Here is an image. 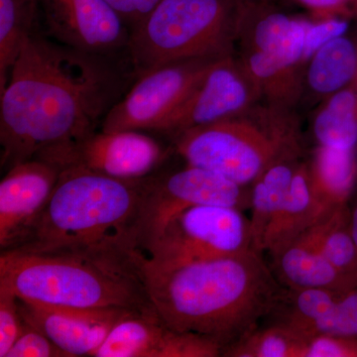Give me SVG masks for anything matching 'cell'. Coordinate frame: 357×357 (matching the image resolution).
<instances>
[{
	"label": "cell",
	"instance_id": "1",
	"mask_svg": "<svg viewBox=\"0 0 357 357\" xmlns=\"http://www.w3.org/2000/svg\"><path fill=\"white\" fill-rule=\"evenodd\" d=\"M135 79L128 53L77 50L35 29L0 91L1 167L95 132Z\"/></svg>",
	"mask_w": 357,
	"mask_h": 357
},
{
	"label": "cell",
	"instance_id": "2",
	"mask_svg": "<svg viewBox=\"0 0 357 357\" xmlns=\"http://www.w3.org/2000/svg\"><path fill=\"white\" fill-rule=\"evenodd\" d=\"M136 270L164 325L210 337L223 349L272 314L285 290L255 249L166 269Z\"/></svg>",
	"mask_w": 357,
	"mask_h": 357
},
{
	"label": "cell",
	"instance_id": "3",
	"mask_svg": "<svg viewBox=\"0 0 357 357\" xmlns=\"http://www.w3.org/2000/svg\"><path fill=\"white\" fill-rule=\"evenodd\" d=\"M148 178L121 180L79 167L63 169L41 215L9 250L132 263Z\"/></svg>",
	"mask_w": 357,
	"mask_h": 357
},
{
	"label": "cell",
	"instance_id": "4",
	"mask_svg": "<svg viewBox=\"0 0 357 357\" xmlns=\"http://www.w3.org/2000/svg\"><path fill=\"white\" fill-rule=\"evenodd\" d=\"M0 284L21 300L47 306L155 312L133 263L121 260L4 250Z\"/></svg>",
	"mask_w": 357,
	"mask_h": 357
},
{
	"label": "cell",
	"instance_id": "5",
	"mask_svg": "<svg viewBox=\"0 0 357 357\" xmlns=\"http://www.w3.org/2000/svg\"><path fill=\"white\" fill-rule=\"evenodd\" d=\"M188 165L249 187L272 164L304 154L296 110L260 102L241 114L190 129L173 138Z\"/></svg>",
	"mask_w": 357,
	"mask_h": 357
},
{
	"label": "cell",
	"instance_id": "6",
	"mask_svg": "<svg viewBox=\"0 0 357 357\" xmlns=\"http://www.w3.org/2000/svg\"><path fill=\"white\" fill-rule=\"evenodd\" d=\"M248 0H160L130 30L128 53L136 77L160 65L236 53Z\"/></svg>",
	"mask_w": 357,
	"mask_h": 357
},
{
	"label": "cell",
	"instance_id": "7",
	"mask_svg": "<svg viewBox=\"0 0 357 357\" xmlns=\"http://www.w3.org/2000/svg\"><path fill=\"white\" fill-rule=\"evenodd\" d=\"M311 18L291 15L275 0H248L236 56L259 89L262 102L296 110L302 100Z\"/></svg>",
	"mask_w": 357,
	"mask_h": 357
},
{
	"label": "cell",
	"instance_id": "8",
	"mask_svg": "<svg viewBox=\"0 0 357 357\" xmlns=\"http://www.w3.org/2000/svg\"><path fill=\"white\" fill-rule=\"evenodd\" d=\"M243 210L199 204L178 213L153 241L132 255L134 266L166 269L255 249Z\"/></svg>",
	"mask_w": 357,
	"mask_h": 357
},
{
	"label": "cell",
	"instance_id": "9",
	"mask_svg": "<svg viewBox=\"0 0 357 357\" xmlns=\"http://www.w3.org/2000/svg\"><path fill=\"white\" fill-rule=\"evenodd\" d=\"M220 59H185L147 70L105 115L100 129L158 132Z\"/></svg>",
	"mask_w": 357,
	"mask_h": 357
},
{
	"label": "cell",
	"instance_id": "10",
	"mask_svg": "<svg viewBox=\"0 0 357 357\" xmlns=\"http://www.w3.org/2000/svg\"><path fill=\"white\" fill-rule=\"evenodd\" d=\"M199 204L250 208V185L236 184L217 173L188 164L161 177L149 176L133 255L153 241L173 218Z\"/></svg>",
	"mask_w": 357,
	"mask_h": 357
},
{
	"label": "cell",
	"instance_id": "11",
	"mask_svg": "<svg viewBox=\"0 0 357 357\" xmlns=\"http://www.w3.org/2000/svg\"><path fill=\"white\" fill-rule=\"evenodd\" d=\"M168 156L158 141L142 131H103L52 148L37 158L57 166L61 171L79 167L121 180L146 178Z\"/></svg>",
	"mask_w": 357,
	"mask_h": 357
},
{
	"label": "cell",
	"instance_id": "12",
	"mask_svg": "<svg viewBox=\"0 0 357 357\" xmlns=\"http://www.w3.org/2000/svg\"><path fill=\"white\" fill-rule=\"evenodd\" d=\"M262 102L255 81L234 55L218 60L158 132L171 139L190 129L245 112Z\"/></svg>",
	"mask_w": 357,
	"mask_h": 357
},
{
	"label": "cell",
	"instance_id": "13",
	"mask_svg": "<svg viewBox=\"0 0 357 357\" xmlns=\"http://www.w3.org/2000/svg\"><path fill=\"white\" fill-rule=\"evenodd\" d=\"M38 2L50 38L89 53H128L130 30L105 0Z\"/></svg>",
	"mask_w": 357,
	"mask_h": 357
},
{
	"label": "cell",
	"instance_id": "14",
	"mask_svg": "<svg viewBox=\"0 0 357 357\" xmlns=\"http://www.w3.org/2000/svg\"><path fill=\"white\" fill-rule=\"evenodd\" d=\"M20 300L23 321L44 333L68 357L95 356L112 328L133 310L54 307Z\"/></svg>",
	"mask_w": 357,
	"mask_h": 357
},
{
	"label": "cell",
	"instance_id": "15",
	"mask_svg": "<svg viewBox=\"0 0 357 357\" xmlns=\"http://www.w3.org/2000/svg\"><path fill=\"white\" fill-rule=\"evenodd\" d=\"M57 166L31 159L11 167L0 183V248L22 241L50 199L60 177Z\"/></svg>",
	"mask_w": 357,
	"mask_h": 357
},
{
	"label": "cell",
	"instance_id": "16",
	"mask_svg": "<svg viewBox=\"0 0 357 357\" xmlns=\"http://www.w3.org/2000/svg\"><path fill=\"white\" fill-rule=\"evenodd\" d=\"M276 323L303 335L326 333L357 340V288L349 292L284 290Z\"/></svg>",
	"mask_w": 357,
	"mask_h": 357
},
{
	"label": "cell",
	"instance_id": "17",
	"mask_svg": "<svg viewBox=\"0 0 357 357\" xmlns=\"http://www.w3.org/2000/svg\"><path fill=\"white\" fill-rule=\"evenodd\" d=\"M271 257L272 271L286 290L345 293L356 289L324 257L306 232Z\"/></svg>",
	"mask_w": 357,
	"mask_h": 357
},
{
	"label": "cell",
	"instance_id": "18",
	"mask_svg": "<svg viewBox=\"0 0 357 357\" xmlns=\"http://www.w3.org/2000/svg\"><path fill=\"white\" fill-rule=\"evenodd\" d=\"M182 333L155 312H132L112 328L93 357H178Z\"/></svg>",
	"mask_w": 357,
	"mask_h": 357
},
{
	"label": "cell",
	"instance_id": "19",
	"mask_svg": "<svg viewBox=\"0 0 357 357\" xmlns=\"http://www.w3.org/2000/svg\"><path fill=\"white\" fill-rule=\"evenodd\" d=\"M307 164L312 192L325 217L349 204L357 185V149L316 145Z\"/></svg>",
	"mask_w": 357,
	"mask_h": 357
},
{
	"label": "cell",
	"instance_id": "20",
	"mask_svg": "<svg viewBox=\"0 0 357 357\" xmlns=\"http://www.w3.org/2000/svg\"><path fill=\"white\" fill-rule=\"evenodd\" d=\"M357 76V44L347 35L328 40L307 63L302 100L323 102Z\"/></svg>",
	"mask_w": 357,
	"mask_h": 357
},
{
	"label": "cell",
	"instance_id": "21",
	"mask_svg": "<svg viewBox=\"0 0 357 357\" xmlns=\"http://www.w3.org/2000/svg\"><path fill=\"white\" fill-rule=\"evenodd\" d=\"M324 218L312 192L307 160H302L294 175L287 198L268 230L263 251L274 255Z\"/></svg>",
	"mask_w": 357,
	"mask_h": 357
},
{
	"label": "cell",
	"instance_id": "22",
	"mask_svg": "<svg viewBox=\"0 0 357 357\" xmlns=\"http://www.w3.org/2000/svg\"><path fill=\"white\" fill-rule=\"evenodd\" d=\"M303 155L278 160L250 185V220L253 248L263 252L265 237L283 206Z\"/></svg>",
	"mask_w": 357,
	"mask_h": 357
},
{
	"label": "cell",
	"instance_id": "23",
	"mask_svg": "<svg viewBox=\"0 0 357 357\" xmlns=\"http://www.w3.org/2000/svg\"><path fill=\"white\" fill-rule=\"evenodd\" d=\"M316 145L357 149V76L319 103L312 122Z\"/></svg>",
	"mask_w": 357,
	"mask_h": 357
},
{
	"label": "cell",
	"instance_id": "24",
	"mask_svg": "<svg viewBox=\"0 0 357 357\" xmlns=\"http://www.w3.org/2000/svg\"><path fill=\"white\" fill-rule=\"evenodd\" d=\"M324 257L357 288V243L352 234L349 206H340L306 230Z\"/></svg>",
	"mask_w": 357,
	"mask_h": 357
},
{
	"label": "cell",
	"instance_id": "25",
	"mask_svg": "<svg viewBox=\"0 0 357 357\" xmlns=\"http://www.w3.org/2000/svg\"><path fill=\"white\" fill-rule=\"evenodd\" d=\"M38 0H0V91L20 56L26 37L36 29Z\"/></svg>",
	"mask_w": 357,
	"mask_h": 357
},
{
	"label": "cell",
	"instance_id": "26",
	"mask_svg": "<svg viewBox=\"0 0 357 357\" xmlns=\"http://www.w3.org/2000/svg\"><path fill=\"white\" fill-rule=\"evenodd\" d=\"M306 337L284 324L256 326L225 347L227 357H303Z\"/></svg>",
	"mask_w": 357,
	"mask_h": 357
},
{
	"label": "cell",
	"instance_id": "27",
	"mask_svg": "<svg viewBox=\"0 0 357 357\" xmlns=\"http://www.w3.org/2000/svg\"><path fill=\"white\" fill-rule=\"evenodd\" d=\"M20 300L10 288L0 284V357H6L22 328Z\"/></svg>",
	"mask_w": 357,
	"mask_h": 357
},
{
	"label": "cell",
	"instance_id": "28",
	"mask_svg": "<svg viewBox=\"0 0 357 357\" xmlns=\"http://www.w3.org/2000/svg\"><path fill=\"white\" fill-rule=\"evenodd\" d=\"M6 357H68L39 328L23 321L18 337Z\"/></svg>",
	"mask_w": 357,
	"mask_h": 357
},
{
	"label": "cell",
	"instance_id": "29",
	"mask_svg": "<svg viewBox=\"0 0 357 357\" xmlns=\"http://www.w3.org/2000/svg\"><path fill=\"white\" fill-rule=\"evenodd\" d=\"M303 357H357V340L338 335H307Z\"/></svg>",
	"mask_w": 357,
	"mask_h": 357
},
{
	"label": "cell",
	"instance_id": "30",
	"mask_svg": "<svg viewBox=\"0 0 357 357\" xmlns=\"http://www.w3.org/2000/svg\"><path fill=\"white\" fill-rule=\"evenodd\" d=\"M311 14L314 20L351 18L357 15V0H287Z\"/></svg>",
	"mask_w": 357,
	"mask_h": 357
},
{
	"label": "cell",
	"instance_id": "31",
	"mask_svg": "<svg viewBox=\"0 0 357 357\" xmlns=\"http://www.w3.org/2000/svg\"><path fill=\"white\" fill-rule=\"evenodd\" d=\"M126 23L129 30L151 13L160 0H105Z\"/></svg>",
	"mask_w": 357,
	"mask_h": 357
},
{
	"label": "cell",
	"instance_id": "32",
	"mask_svg": "<svg viewBox=\"0 0 357 357\" xmlns=\"http://www.w3.org/2000/svg\"><path fill=\"white\" fill-rule=\"evenodd\" d=\"M352 234L357 243V185L349 204Z\"/></svg>",
	"mask_w": 357,
	"mask_h": 357
}]
</instances>
